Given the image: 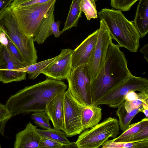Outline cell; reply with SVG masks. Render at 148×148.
Listing matches in <instances>:
<instances>
[{
	"label": "cell",
	"mask_w": 148,
	"mask_h": 148,
	"mask_svg": "<svg viewBox=\"0 0 148 148\" xmlns=\"http://www.w3.org/2000/svg\"><path fill=\"white\" fill-rule=\"evenodd\" d=\"M132 22L140 38L148 32V0H139Z\"/></svg>",
	"instance_id": "cell-15"
},
{
	"label": "cell",
	"mask_w": 148,
	"mask_h": 148,
	"mask_svg": "<svg viewBox=\"0 0 148 148\" xmlns=\"http://www.w3.org/2000/svg\"><path fill=\"white\" fill-rule=\"evenodd\" d=\"M0 82H1V78L0 74Z\"/></svg>",
	"instance_id": "cell-42"
},
{
	"label": "cell",
	"mask_w": 148,
	"mask_h": 148,
	"mask_svg": "<svg viewBox=\"0 0 148 148\" xmlns=\"http://www.w3.org/2000/svg\"><path fill=\"white\" fill-rule=\"evenodd\" d=\"M1 43H0V47L1 46Z\"/></svg>",
	"instance_id": "cell-43"
},
{
	"label": "cell",
	"mask_w": 148,
	"mask_h": 148,
	"mask_svg": "<svg viewBox=\"0 0 148 148\" xmlns=\"http://www.w3.org/2000/svg\"><path fill=\"white\" fill-rule=\"evenodd\" d=\"M31 118L34 123L41 128L46 130L53 128L50 124V119L45 111H41L32 113Z\"/></svg>",
	"instance_id": "cell-27"
},
{
	"label": "cell",
	"mask_w": 148,
	"mask_h": 148,
	"mask_svg": "<svg viewBox=\"0 0 148 148\" xmlns=\"http://www.w3.org/2000/svg\"><path fill=\"white\" fill-rule=\"evenodd\" d=\"M139 0H110L111 5L114 8L124 11L129 10L132 5Z\"/></svg>",
	"instance_id": "cell-28"
},
{
	"label": "cell",
	"mask_w": 148,
	"mask_h": 148,
	"mask_svg": "<svg viewBox=\"0 0 148 148\" xmlns=\"http://www.w3.org/2000/svg\"><path fill=\"white\" fill-rule=\"evenodd\" d=\"M58 56H57L53 58L15 70L27 73L28 78L34 80L40 74L42 73L45 69Z\"/></svg>",
	"instance_id": "cell-20"
},
{
	"label": "cell",
	"mask_w": 148,
	"mask_h": 148,
	"mask_svg": "<svg viewBox=\"0 0 148 148\" xmlns=\"http://www.w3.org/2000/svg\"><path fill=\"white\" fill-rule=\"evenodd\" d=\"M0 27L18 49L27 66L37 62V51L33 37H28L21 30L16 18L9 6L0 16Z\"/></svg>",
	"instance_id": "cell-4"
},
{
	"label": "cell",
	"mask_w": 148,
	"mask_h": 148,
	"mask_svg": "<svg viewBox=\"0 0 148 148\" xmlns=\"http://www.w3.org/2000/svg\"><path fill=\"white\" fill-rule=\"evenodd\" d=\"M80 8L88 21L98 18V13L95 0H81Z\"/></svg>",
	"instance_id": "cell-26"
},
{
	"label": "cell",
	"mask_w": 148,
	"mask_h": 148,
	"mask_svg": "<svg viewBox=\"0 0 148 148\" xmlns=\"http://www.w3.org/2000/svg\"><path fill=\"white\" fill-rule=\"evenodd\" d=\"M95 1H97V0H95Z\"/></svg>",
	"instance_id": "cell-44"
},
{
	"label": "cell",
	"mask_w": 148,
	"mask_h": 148,
	"mask_svg": "<svg viewBox=\"0 0 148 148\" xmlns=\"http://www.w3.org/2000/svg\"><path fill=\"white\" fill-rule=\"evenodd\" d=\"M36 131L41 137L51 139L62 144L70 142L64 132L61 130L54 128L47 130L37 128Z\"/></svg>",
	"instance_id": "cell-24"
},
{
	"label": "cell",
	"mask_w": 148,
	"mask_h": 148,
	"mask_svg": "<svg viewBox=\"0 0 148 148\" xmlns=\"http://www.w3.org/2000/svg\"><path fill=\"white\" fill-rule=\"evenodd\" d=\"M0 74L1 82L6 84L13 82L20 81L25 79L26 73L16 71L0 70Z\"/></svg>",
	"instance_id": "cell-25"
},
{
	"label": "cell",
	"mask_w": 148,
	"mask_h": 148,
	"mask_svg": "<svg viewBox=\"0 0 148 148\" xmlns=\"http://www.w3.org/2000/svg\"><path fill=\"white\" fill-rule=\"evenodd\" d=\"M12 114L5 105L0 103V123H5L11 117Z\"/></svg>",
	"instance_id": "cell-32"
},
{
	"label": "cell",
	"mask_w": 148,
	"mask_h": 148,
	"mask_svg": "<svg viewBox=\"0 0 148 148\" xmlns=\"http://www.w3.org/2000/svg\"><path fill=\"white\" fill-rule=\"evenodd\" d=\"M138 99L137 93L134 91H131L125 95L124 99L125 100L132 101Z\"/></svg>",
	"instance_id": "cell-38"
},
{
	"label": "cell",
	"mask_w": 148,
	"mask_h": 148,
	"mask_svg": "<svg viewBox=\"0 0 148 148\" xmlns=\"http://www.w3.org/2000/svg\"><path fill=\"white\" fill-rule=\"evenodd\" d=\"M148 125V119L144 118L140 121L130 125L119 136L111 140L116 142H129L130 139Z\"/></svg>",
	"instance_id": "cell-21"
},
{
	"label": "cell",
	"mask_w": 148,
	"mask_h": 148,
	"mask_svg": "<svg viewBox=\"0 0 148 148\" xmlns=\"http://www.w3.org/2000/svg\"><path fill=\"white\" fill-rule=\"evenodd\" d=\"M125 100L118 106L116 112L119 119V127L123 131L127 129L134 117L138 113L142 112L143 109L142 106L128 112L125 107Z\"/></svg>",
	"instance_id": "cell-18"
},
{
	"label": "cell",
	"mask_w": 148,
	"mask_h": 148,
	"mask_svg": "<svg viewBox=\"0 0 148 148\" xmlns=\"http://www.w3.org/2000/svg\"><path fill=\"white\" fill-rule=\"evenodd\" d=\"M60 22L59 21L57 22L53 21L51 25V34L53 35L56 38H58L61 34L59 29Z\"/></svg>",
	"instance_id": "cell-34"
},
{
	"label": "cell",
	"mask_w": 148,
	"mask_h": 148,
	"mask_svg": "<svg viewBox=\"0 0 148 148\" xmlns=\"http://www.w3.org/2000/svg\"><path fill=\"white\" fill-rule=\"evenodd\" d=\"M7 37L8 41V44L6 48L8 52L23 67L26 66L27 65L20 52L8 37Z\"/></svg>",
	"instance_id": "cell-29"
},
{
	"label": "cell",
	"mask_w": 148,
	"mask_h": 148,
	"mask_svg": "<svg viewBox=\"0 0 148 148\" xmlns=\"http://www.w3.org/2000/svg\"><path fill=\"white\" fill-rule=\"evenodd\" d=\"M98 14L107 27L112 39L120 47L130 52L137 51L140 38L139 34L132 21L128 20L121 10L105 8Z\"/></svg>",
	"instance_id": "cell-3"
},
{
	"label": "cell",
	"mask_w": 148,
	"mask_h": 148,
	"mask_svg": "<svg viewBox=\"0 0 148 148\" xmlns=\"http://www.w3.org/2000/svg\"><path fill=\"white\" fill-rule=\"evenodd\" d=\"M64 92L54 98L47 105L45 111L52 123L54 128L63 131L64 123Z\"/></svg>",
	"instance_id": "cell-14"
},
{
	"label": "cell",
	"mask_w": 148,
	"mask_h": 148,
	"mask_svg": "<svg viewBox=\"0 0 148 148\" xmlns=\"http://www.w3.org/2000/svg\"><path fill=\"white\" fill-rule=\"evenodd\" d=\"M1 147V146H0V148Z\"/></svg>",
	"instance_id": "cell-45"
},
{
	"label": "cell",
	"mask_w": 148,
	"mask_h": 148,
	"mask_svg": "<svg viewBox=\"0 0 148 148\" xmlns=\"http://www.w3.org/2000/svg\"><path fill=\"white\" fill-rule=\"evenodd\" d=\"M62 145L54 140L41 137L38 148H61Z\"/></svg>",
	"instance_id": "cell-30"
},
{
	"label": "cell",
	"mask_w": 148,
	"mask_h": 148,
	"mask_svg": "<svg viewBox=\"0 0 148 148\" xmlns=\"http://www.w3.org/2000/svg\"><path fill=\"white\" fill-rule=\"evenodd\" d=\"M148 44L145 45L140 50V52L144 55V58L148 61Z\"/></svg>",
	"instance_id": "cell-40"
},
{
	"label": "cell",
	"mask_w": 148,
	"mask_h": 148,
	"mask_svg": "<svg viewBox=\"0 0 148 148\" xmlns=\"http://www.w3.org/2000/svg\"><path fill=\"white\" fill-rule=\"evenodd\" d=\"M72 97L83 106H92L90 97V80L84 64L72 68L66 78Z\"/></svg>",
	"instance_id": "cell-9"
},
{
	"label": "cell",
	"mask_w": 148,
	"mask_h": 148,
	"mask_svg": "<svg viewBox=\"0 0 148 148\" xmlns=\"http://www.w3.org/2000/svg\"><path fill=\"white\" fill-rule=\"evenodd\" d=\"M54 9L55 4L51 7L43 18L38 32L34 37V41L38 44L43 43L47 38L51 34V28L52 22L55 20Z\"/></svg>",
	"instance_id": "cell-17"
},
{
	"label": "cell",
	"mask_w": 148,
	"mask_h": 148,
	"mask_svg": "<svg viewBox=\"0 0 148 148\" xmlns=\"http://www.w3.org/2000/svg\"><path fill=\"white\" fill-rule=\"evenodd\" d=\"M112 40L106 25L102 20H100L96 43L86 64L90 83L98 75L103 67L108 47L112 42Z\"/></svg>",
	"instance_id": "cell-8"
},
{
	"label": "cell",
	"mask_w": 148,
	"mask_h": 148,
	"mask_svg": "<svg viewBox=\"0 0 148 148\" xmlns=\"http://www.w3.org/2000/svg\"><path fill=\"white\" fill-rule=\"evenodd\" d=\"M13 0H0V16L3 11L9 6Z\"/></svg>",
	"instance_id": "cell-37"
},
{
	"label": "cell",
	"mask_w": 148,
	"mask_h": 148,
	"mask_svg": "<svg viewBox=\"0 0 148 148\" xmlns=\"http://www.w3.org/2000/svg\"><path fill=\"white\" fill-rule=\"evenodd\" d=\"M56 1L51 0L42 4L10 8L23 32L28 37H34L43 18Z\"/></svg>",
	"instance_id": "cell-6"
},
{
	"label": "cell",
	"mask_w": 148,
	"mask_h": 148,
	"mask_svg": "<svg viewBox=\"0 0 148 148\" xmlns=\"http://www.w3.org/2000/svg\"><path fill=\"white\" fill-rule=\"evenodd\" d=\"M23 67L10 55L6 47H0V70H12Z\"/></svg>",
	"instance_id": "cell-22"
},
{
	"label": "cell",
	"mask_w": 148,
	"mask_h": 148,
	"mask_svg": "<svg viewBox=\"0 0 148 148\" xmlns=\"http://www.w3.org/2000/svg\"><path fill=\"white\" fill-rule=\"evenodd\" d=\"M37 127L29 122L23 130L16 135L14 148H38L41 136L37 132Z\"/></svg>",
	"instance_id": "cell-13"
},
{
	"label": "cell",
	"mask_w": 148,
	"mask_h": 148,
	"mask_svg": "<svg viewBox=\"0 0 148 148\" xmlns=\"http://www.w3.org/2000/svg\"><path fill=\"white\" fill-rule=\"evenodd\" d=\"M103 148H148V138L134 141L116 142L108 140Z\"/></svg>",
	"instance_id": "cell-23"
},
{
	"label": "cell",
	"mask_w": 148,
	"mask_h": 148,
	"mask_svg": "<svg viewBox=\"0 0 148 148\" xmlns=\"http://www.w3.org/2000/svg\"><path fill=\"white\" fill-rule=\"evenodd\" d=\"M144 103H144L139 99L131 101L125 100L124 106L127 112H129L137 108L142 106Z\"/></svg>",
	"instance_id": "cell-31"
},
{
	"label": "cell",
	"mask_w": 148,
	"mask_h": 148,
	"mask_svg": "<svg viewBox=\"0 0 148 148\" xmlns=\"http://www.w3.org/2000/svg\"><path fill=\"white\" fill-rule=\"evenodd\" d=\"M98 33V29L89 35L73 50L72 68L87 64L96 43Z\"/></svg>",
	"instance_id": "cell-12"
},
{
	"label": "cell",
	"mask_w": 148,
	"mask_h": 148,
	"mask_svg": "<svg viewBox=\"0 0 148 148\" xmlns=\"http://www.w3.org/2000/svg\"><path fill=\"white\" fill-rule=\"evenodd\" d=\"M118 121L109 117L80 134L75 142L77 148H98L110 138H114L119 133Z\"/></svg>",
	"instance_id": "cell-5"
},
{
	"label": "cell",
	"mask_w": 148,
	"mask_h": 148,
	"mask_svg": "<svg viewBox=\"0 0 148 148\" xmlns=\"http://www.w3.org/2000/svg\"><path fill=\"white\" fill-rule=\"evenodd\" d=\"M73 50L69 48L62 49L58 57L42 73L53 79L61 81L66 79L72 69Z\"/></svg>",
	"instance_id": "cell-11"
},
{
	"label": "cell",
	"mask_w": 148,
	"mask_h": 148,
	"mask_svg": "<svg viewBox=\"0 0 148 148\" xmlns=\"http://www.w3.org/2000/svg\"><path fill=\"white\" fill-rule=\"evenodd\" d=\"M83 107L74 99L68 89L64 92L63 132L67 137L80 134L84 130L81 122Z\"/></svg>",
	"instance_id": "cell-10"
},
{
	"label": "cell",
	"mask_w": 148,
	"mask_h": 148,
	"mask_svg": "<svg viewBox=\"0 0 148 148\" xmlns=\"http://www.w3.org/2000/svg\"><path fill=\"white\" fill-rule=\"evenodd\" d=\"M67 88L63 82L48 77L20 90L10 97L5 105L11 114L12 118L19 114L45 111L50 101Z\"/></svg>",
	"instance_id": "cell-1"
},
{
	"label": "cell",
	"mask_w": 148,
	"mask_h": 148,
	"mask_svg": "<svg viewBox=\"0 0 148 148\" xmlns=\"http://www.w3.org/2000/svg\"><path fill=\"white\" fill-rule=\"evenodd\" d=\"M131 91H148V79L132 75L125 80L107 91L95 106L106 105L112 108H117L125 100L124 97Z\"/></svg>",
	"instance_id": "cell-7"
},
{
	"label": "cell",
	"mask_w": 148,
	"mask_h": 148,
	"mask_svg": "<svg viewBox=\"0 0 148 148\" xmlns=\"http://www.w3.org/2000/svg\"><path fill=\"white\" fill-rule=\"evenodd\" d=\"M120 47L118 44L112 42L110 44L103 67L98 75L90 83V97L92 106H95L109 90L132 75Z\"/></svg>",
	"instance_id": "cell-2"
},
{
	"label": "cell",
	"mask_w": 148,
	"mask_h": 148,
	"mask_svg": "<svg viewBox=\"0 0 148 148\" xmlns=\"http://www.w3.org/2000/svg\"><path fill=\"white\" fill-rule=\"evenodd\" d=\"M8 39L3 29L0 27V43L3 46L6 47L8 44Z\"/></svg>",
	"instance_id": "cell-35"
},
{
	"label": "cell",
	"mask_w": 148,
	"mask_h": 148,
	"mask_svg": "<svg viewBox=\"0 0 148 148\" xmlns=\"http://www.w3.org/2000/svg\"><path fill=\"white\" fill-rule=\"evenodd\" d=\"M81 1L72 0L63 29L61 31V34L65 31L77 26L82 12L80 8Z\"/></svg>",
	"instance_id": "cell-19"
},
{
	"label": "cell",
	"mask_w": 148,
	"mask_h": 148,
	"mask_svg": "<svg viewBox=\"0 0 148 148\" xmlns=\"http://www.w3.org/2000/svg\"><path fill=\"white\" fill-rule=\"evenodd\" d=\"M98 106H84L81 111V122L84 130L96 125L101 120L102 109Z\"/></svg>",
	"instance_id": "cell-16"
},
{
	"label": "cell",
	"mask_w": 148,
	"mask_h": 148,
	"mask_svg": "<svg viewBox=\"0 0 148 148\" xmlns=\"http://www.w3.org/2000/svg\"><path fill=\"white\" fill-rule=\"evenodd\" d=\"M147 138H148V125H146L140 132L131 138L129 141H136Z\"/></svg>",
	"instance_id": "cell-33"
},
{
	"label": "cell",
	"mask_w": 148,
	"mask_h": 148,
	"mask_svg": "<svg viewBox=\"0 0 148 148\" xmlns=\"http://www.w3.org/2000/svg\"><path fill=\"white\" fill-rule=\"evenodd\" d=\"M77 148L75 142H69L62 144L61 148Z\"/></svg>",
	"instance_id": "cell-41"
},
{
	"label": "cell",
	"mask_w": 148,
	"mask_h": 148,
	"mask_svg": "<svg viewBox=\"0 0 148 148\" xmlns=\"http://www.w3.org/2000/svg\"><path fill=\"white\" fill-rule=\"evenodd\" d=\"M51 0H31L21 4L19 7H22L34 5L42 4Z\"/></svg>",
	"instance_id": "cell-36"
},
{
	"label": "cell",
	"mask_w": 148,
	"mask_h": 148,
	"mask_svg": "<svg viewBox=\"0 0 148 148\" xmlns=\"http://www.w3.org/2000/svg\"><path fill=\"white\" fill-rule=\"evenodd\" d=\"M31 0H13L10 4L11 7H18L21 4Z\"/></svg>",
	"instance_id": "cell-39"
}]
</instances>
